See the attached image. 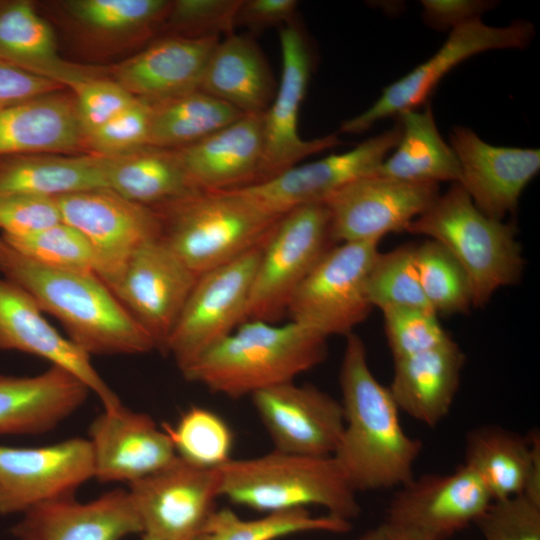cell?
I'll list each match as a JSON object with an SVG mask.
<instances>
[{"instance_id": "obj_7", "label": "cell", "mask_w": 540, "mask_h": 540, "mask_svg": "<svg viewBox=\"0 0 540 540\" xmlns=\"http://www.w3.org/2000/svg\"><path fill=\"white\" fill-rule=\"evenodd\" d=\"M334 243L324 203L299 206L283 214L262 247L245 321H277L286 313L297 287Z\"/></svg>"}, {"instance_id": "obj_21", "label": "cell", "mask_w": 540, "mask_h": 540, "mask_svg": "<svg viewBox=\"0 0 540 540\" xmlns=\"http://www.w3.org/2000/svg\"><path fill=\"white\" fill-rule=\"evenodd\" d=\"M450 138L461 168L458 184L482 213L503 221L538 173L540 150L494 146L463 126L454 127Z\"/></svg>"}, {"instance_id": "obj_29", "label": "cell", "mask_w": 540, "mask_h": 540, "mask_svg": "<svg viewBox=\"0 0 540 540\" xmlns=\"http://www.w3.org/2000/svg\"><path fill=\"white\" fill-rule=\"evenodd\" d=\"M85 143L75 100L51 93L0 109V157L68 153Z\"/></svg>"}, {"instance_id": "obj_28", "label": "cell", "mask_w": 540, "mask_h": 540, "mask_svg": "<svg viewBox=\"0 0 540 540\" xmlns=\"http://www.w3.org/2000/svg\"><path fill=\"white\" fill-rule=\"evenodd\" d=\"M465 356L451 338L424 352L394 361L388 387L398 409L429 427L449 413Z\"/></svg>"}, {"instance_id": "obj_18", "label": "cell", "mask_w": 540, "mask_h": 540, "mask_svg": "<svg viewBox=\"0 0 540 540\" xmlns=\"http://www.w3.org/2000/svg\"><path fill=\"white\" fill-rule=\"evenodd\" d=\"M251 398L274 450L318 457L334 454L344 429L340 401L313 385L294 381Z\"/></svg>"}, {"instance_id": "obj_51", "label": "cell", "mask_w": 540, "mask_h": 540, "mask_svg": "<svg viewBox=\"0 0 540 540\" xmlns=\"http://www.w3.org/2000/svg\"><path fill=\"white\" fill-rule=\"evenodd\" d=\"M359 540H432L413 528L385 520L368 530Z\"/></svg>"}, {"instance_id": "obj_19", "label": "cell", "mask_w": 540, "mask_h": 540, "mask_svg": "<svg viewBox=\"0 0 540 540\" xmlns=\"http://www.w3.org/2000/svg\"><path fill=\"white\" fill-rule=\"evenodd\" d=\"M491 501L478 476L462 464L450 474L414 477L399 487L385 520L443 540L475 523Z\"/></svg>"}, {"instance_id": "obj_34", "label": "cell", "mask_w": 540, "mask_h": 540, "mask_svg": "<svg viewBox=\"0 0 540 540\" xmlns=\"http://www.w3.org/2000/svg\"><path fill=\"white\" fill-rule=\"evenodd\" d=\"M398 117L402 128L400 140L376 175L411 183H460L459 161L441 137L430 105L422 111H403Z\"/></svg>"}, {"instance_id": "obj_12", "label": "cell", "mask_w": 540, "mask_h": 540, "mask_svg": "<svg viewBox=\"0 0 540 540\" xmlns=\"http://www.w3.org/2000/svg\"><path fill=\"white\" fill-rule=\"evenodd\" d=\"M129 485L142 534L162 540H193L215 510L218 468L194 465L178 455Z\"/></svg>"}, {"instance_id": "obj_38", "label": "cell", "mask_w": 540, "mask_h": 540, "mask_svg": "<svg viewBox=\"0 0 540 540\" xmlns=\"http://www.w3.org/2000/svg\"><path fill=\"white\" fill-rule=\"evenodd\" d=\"M172 440L176 454L204 468H219L231 458L233 432L217 413L193 406L172 427L163 425Z\"/></svg>"}, {"instance_id": "obj_4", "label": "cell", "mask_w": 540, "mask_h": 540, "mask_svg": "<svg viewBox=\"0 0 540 540\" xmlns=\"http://www.w3.org/2000/svg\"><path fill=\"white\" fill-rule=\"evenodd\" d=\"M154 210L160 238L196 276L263 245L282 216L243 189L196 191Z\"/></svg>"}, {"instance_id": "obj_6", "label": "cell", "mask_w": 540, "mask_h": 540, "mask_svg": "<svg viewBox=\"0 0 540 540\" xmlns=\"http://www.w3.org/2000/svg\"><path fill=\"white\" fill-rule=\"evenodd\" d=\"M405 231L449 251L467 275L474 307L485 305L497 290L517 284L522 276L524 260L515 228L482 213L458 183L439 194Z\"/></svg>"}, {"instance_id": "obj_25", "label": "cell", "mask_w": 540, "mask_h": 540, "mask_svg": "<svg viewBox=\"0 0 540 540\" xmlns=\"http://www.w3.org/2000/svg\"><path fill=\"white\" fill-rule=\"evenodd\" d=\"M219 37L160 39L113 69L114 82L132 96L158 102L199 90Z\"/></svg>"}, {"instance_id": "obj_30", "label": "cell", "mask_w": 540, "mask_h": 540, "mask_svg": "<svg viewBox=\"0 0 540 540\" xmlns=\"http://www.w3.org/2000/svg\"><path fill=\"white\" fill-rule=\"evenodd\" d=\"M199 90L245 115H253L268 109L277 85L254 39L232 33L219 41L211 53Z\"/></svg>"}, {"instance_id": "obj_3", "label": "cell", "mask_w": 540, "mask_h": 540, "mask_svg": "<svg viewBox=\"0 0 540 540\" xmlns=\"http://www.w3.org/2000/svg\"><path fill=\"white\" fill-rule=\"evenodd\" d=\"M327 354V338L293 321L246 320L181 373L189 382L236 399L292 382Z\"/></svg>"}, {"instance_id": "obj_23", "label": "cell", "mask_w": 540, "mask_h": 540, "mask_svg": "<svg viewBox=\"0 0 540 540\" xmlns=\"http://www.w3.org/2000/svg\"><path fill=\"white\" fill-rule=\"evenodd\" d=\"M142 531L129 492L122 489L88 502L68 497L37 505L12 528L18 540H122Z\"/></svg>"}, {"instance_id": "obj_20", "label": "cell", "mask_w": 540, "mask_h": 540, "mask_svg": "<svg viewBox=\"0 0 540 540\" xmlns=\"http://www.w3.org/2000/svg\"><path fill=\"white\" fill-rule=\"evenodd\" d=\"M0 350L34 355L64 369L99 398L104 410L123 406L90 355L50 325L30 294L5 278H0Z\"/></svg>"}, {"instance_id": "obj_35", "label": "cell", "mask_w": 540, "mask_h": 540, "mask_svg": "<svg viewBox=\"0 0 540 540\" xmlns=\"http://www.w3.org/2000/svg\"><path fill=\"white\" fill-rule=\"evenodd\" d=\"M150 103L147 145L170 150L198 142L245 115L201 90Z\"/></svg>"}, {"instance_id": "obj_13", "label": "cell", "mask_w": 540, "mask_h": 540, "mask_svg": "<svg viewBox=\"0 0 540 540\" xmlns=\"http://www.w3.org/2000/svg\"><path fill=\"white\" fill-rule=\"evenodd\" d=\"M92 478L88 438L40 447L0 445V514H23L37 505L73 497Z\"/></svg>"}, {"instance_id": "obj_24", "label": "cell", "mask_w": 540, "mask_h": 540, "mask_svg": "<svg viewBox=\"0 0 540 540\" xmlns=\"http://www.w3.org/2000/svg\"><path fill=\"white\" fill-rule=\"evenodd\" d=\"M175 151L197 190H233L260 183L264 159L263 114L244 115Z\"/></svg>"}, {"instance_id": "obj_48", "label": "cell", "mask_w": 540, "mask_h": 540, "mask_svg": "<svg viewBox=\"0 0 540 540\" xmlns=\"http://www.w3.org/2000/svg\"><path fill=\"white\" fill-rule=\"evenodd\" d=\"M62 88L52 80L0 61V109Z\"/></svg>"}, {"instance_id": "obj_46", "label": "cell", "mask_w": 540, "mask_h": 540, "mask_svg": "<svg viewBox=\"0 0 540 540\" xmlns=\"http://www.w3.org/2000/svg\"><path fill=\"white\" fill-rule=\"evenodd\" d=\"M71 90L75 96L78 117L85 137L137 99L116 82L96 76L81 80Z\"/></svg>"}, {"instance_id": "obj_42", "label": "cell", "mask_w": 540, "mask_h": 540, "mask_svg": "<svg viewBox=\"0 0 540 540\" xmlns=\"http://www.w3.org/2000/svg\"><path fill=\"white\" fill-rule=\"evenodd\" d=\"M382 314L394 361L432 349L450 339L437 314L431 310L390 308Z\"/></svg>"}, {"instance_id": "obj_33", "label": "cell", "mask_w": 540, "mask_h": 540, "mask_svg": "<svg viewBox=\"0 0 540 540\" xmlns=\"http://www.w3.org/2000/svg\"><path fill=\"white\" fill-rule=\"evenodd\" d=\"M107 188L101 155L35 153L0 157V197L35 195L57 198Z\"/></svg>"}, {"instance_id": "obj_1", "label": "cell", "mask_w": 540, "mask_h": 540, "mask_svg": "<svg viewBox=\"0 0 540 540\" xmlns=\"http://www.w3.org/2000/svg\"><path fill=\"white\" fill-rule=\"evenodd\" d=\"M339 378L344 429L332 456L356 492L405 485L414 478L422 443L403 429L400 410L373 375L354 333L346 336Z\"/></svg>"}, {"instance_id": "obj_52", "label": "cell", "mask_w": 540, "mask_h": 540, "mask_svg": "<svg viewBox=\"0 0 540 540\" xmlns=\"http://www.w3.org/2000/svg\"><path fill=\"white\" fill-rule=\"evenodd\" d=\"M142 540H162L149 535H142Z\"/></svg>"}, {"instance_id": "obj_40", "label": "cell", "mask_w": 540, "mask_h": 540, "mask_svg": "<svg viewBox=\"0 0 540 540\" xmlns=\"http://www.w3.org/2000/svg\"><path fill=\"white\" fill-rule=\"evenodd\" d=\"M0 238L20 254L42 265L95 273V255L89 241L64 222L30 234L1 235Z\"/></svg>"}, {"instance_id": "obj_22", "label": "cell", "mask_w": 540, "mask_h": 540, "mask_svg": "<svg viewBox=\"0 0 540 540\" xmlns=\"http://www.w3.org/2000/svg\"><path fill=\"white\" fill-rule=\"evenodd\" d=\"M94 478L127 482L161 469L176 456L171 438L147 414L122 406L99 414L89 428Z\"/></svg>"}, {"instance_id": "obj_9", "label": "cell", "mask_w": 540, "mask_h": 540, "mask_svg": "<svg viewBox=\"0 0 540 540\" xmlns=\"http://www.w3.org/2000/svg\"><path fill=\"white\" fill-rule=\"evenodd\" d=\"M263 245L198 276L163 349L180 371L245 321Z\"/></svg>"}, {"instance_id": "obj_11", "label": "cell", "mask_w": 540, "mask_h": 540, "mask_svg": "<svg viewBox=\"0 0 540 540\" xmlns=\"http://www.w3.org/2000/svg\"><path fill=\"white\" fill-rule=\"evenodd\" d=\"M533 36V26L524 20L495 27L478 19L454 28L433 56L385 87L372 106L345 120L340 131L359 134L377 121L416 109L424 103L439 81L467 58L493 49H523Z\"/></svg>"}, {"instance_id": "obj_8", "label": "cell", "mask_w": 540, "mask_h": 540, "mask_svg": "<svg viewBox=\"0 0 540 540\" xmlns=\"http://www.w3.org/2000/svg\"><path fill=\"white\" fill-rule=\"evenodd\" d=\"M379 242H342L315 265L291 296V320L325 338L349 335L373 308L366 284Z\"/></svg>"}, {"instance_id": "obj_2", "label": "cell", "mask_w": 540, "mask_h": 540, "mask_svg": "<svg viewBox=\"0 0 540 540\" xmlns=\"http://www.w3.org/2000/svg\"><path fill=\"white\" fill-rule=\"evenodd\" d=\"M0 273L54 316L88 355L142 354L157 349L151 335L93 272L49 267L0 238Z\"/></svg>"}, {"instance_id": "obj_39", "label": "cell", "mask_w": 540, "mask_h": 540, "mask_svg": "<svg viewBox=\"0 0 540 540\" xmlns=\"http://www.w3.org/2000/svg\"><path fill=\"white\" fill-rule=\"evenodd\" d=\"M415 246L405 245L376 255L367 277L372 307L421 308L433 311L422 292L414 257ZM434 312V311H433Z\"/></svg>"}, {"instance_id": "obj_27", "label": "cell", "mask_w": 540, "mask_h": 540, "mask_svg": "<svg viewBox=\"0 0 540 540\" xmlns=\"http://www.w3.org/2000/svg\"><path fill=\"white\" fill-rule=\"evenodd\" d=\"M481 480L492 500L524 494L540 503V438L499 426H483L466 437L464 463Z\"/></svg>"}, {"instance_id": "obj_50", "label": "cell", "mask_w": 540, "mask_h": 540, "mask_svg": "<svg viewBox=\"0 0 540 540\" xmlns=\"http://www.w3.org/2000/svg\"><path fill=\"white\" fill-rule=\"evenodd\" d=\"M295 0H241L236 25H244L256 31L289 23L297 8Z\"/></svg>"}, {"instance_id": "obj_36", "label": "cell", "mask_w": 540, "mask_h": 540, "mask_svg": "<svg viewBox=\"0 0 540 540\" xmlns=\"http://www.w3.org/2000/svg\"><path fill=\"white\" fill-rule=\"evenodd\" d=\"M348 520L327 514L313 516L307 509L267 513L258 519H242L232 510H214L193 540H276L301 532L344 533Z\"/></svg>"}, {"instance_id": "obj_5", "label": "cell", "mask_w": 540, "mask_h": 540, "mask_svg": "<svg viewBox=\"0 0 540 540\" xmlns=\"http://www.w3.org/2000/svg\"><path fill=\"white\" fill-rule=\"evenodd\" d=\"M219 494L229 501L267 513L325 508L350 520L361 509L356 491L333 456H305L273 450L220 466Z\"/></svg>"}, {"instance_id": "obj_41", "label": "cell", "mask_w": 540, "mask_h": 540, "mask_svg": "<svg viewBox=\"0 0 540 540\" xmlns=\"http://www.w3.org/2000/svg\"><path fill=\"white\" fill-rule=\"evenodd\" d=\"M70 13L83 24L105 32L147 30L166 17L165 0H74Z\"/></svg>"}, {"instance_id": "obj_31", "label": "cell", "mask_w": 540, "mask_h": 540, "mask_svg": "<svg viewBox=\"0 0 540 540\" xmlns=\"http://www.w3.org/2000/svg\"><path fill=\"white\" fill-rule=\"evenodd\" d=\"M0 61L70 89L93 76L58 56L52 28L22 0L0 3Z\"/></svg>"}, {"instance_id": "obj_17", "label": "cell", "mask_w": 540, "mask_h": 540, "mask_svg": "<svg viewBox=\"0 0 540 540\" xmlns=\"http://www.w3.org/2000/svg\"><path fill=\"white\" fill-rule=\"evenodd\" d=\"M282 74L273 101L263 113V181L297 165L309 155L340 144L336 134L305 140L298 133V116L305 98L312 59L300 29L287 24L279 31Z\"/></svg>"}, {"instance_id": "obj_45", "label": "cell", "mask_w": 540, "mask_h": 540, "mask_svg": "<svg viewBox=\"0 0 540 540\" xmlns=\"http://www.w3.org/2000/svg\"><path fill=\"white\" fill-rule=\"evenodd\" d=\"M152 105L137 98L131 105L85 137L97 155L125 153L148 143Z\"/></svg>"}, {"instance_id": "obj_16", "label": "cell", "mask_w": 540, "mask_h": 540, "mask_svg": "<svg viewBox=\"0 0 540 540\" xmlns=\"http://www.w3.org/2000/svg\"><path fill=\"white\" fill-rule=\"evenodd\" d=\"M197 278L157 238L135 250L111 291L163 350Z\"/></svg>"}, {"instance_id": "obj_43", "label": "cell", "mask_w": 540, "mask_h": 540, "mask_svg": "<svg viewBox=\"0 0 540 540\" xmlns=\"http://www.w3.org/2000/svg\"><path fill=\"white\" fill-rule=\"evenodd\" d=\"M475 523L483 540H540V503L524 494L492 500Z\"/></svg>"}, {"instance_id": "obj_32", "label": "cell", "mask_w": 540, "mask_h": 540, "mask_svg": "<svg viewBox=\"0 0 540 540\" xmlns=\"http://www.w3.org/2000/svg\"><path fill=\"white\" fill-rule=\"evenodd\" d=\"M102 158L106 187L134 203L155 209L200 191L175 150L145 145Z\"/></svg>"}, {"instance_id": "obj_26", "label": "cell", "mask_w": 540, "mask_h": 540, "mask_svg": "<svg viewBox=\"0 0 540 540\" xmlns=\"http://www.w3.org/2000/svg\"><path fill=\"white\" fill-rule=\"evenodd\" d=\"M89 392L56 366L34 376L0 374V435L48 432L79 409Z\"/></svg>"}, {"instance_id": "obj_37", "label": "cell", "mask_w": 540, "mask_h": 540, "mask_svg": "<svg viewBox=\"0 0 540 540\" xmlns=\"http://www.w3.org/2000/svg\"><path fill=\"white\" fill-rule=\"evenodd\" d=\"M414 257L422 292L437 315L464 313L473 306L467 275L445 247L428 239L415 246Z\"/></svg>"}, {"instance_id": "obj_15", "label": "cell", "mask_w": 540, "mask_h": 540, "mask_svg": "<svg viewBox=\"0 0 540 540\" xmlns=\"http://www.w3.org/2000/svg\"><path fill=\"white\" fill-rule=\"evenodd\" d=\"M401 134L398 123L347 152L297 164L268 180L239 189L278 216L299 206L324 203L352 181L376 174Z\"/></svg>"}, {"instance_id": "obj_49", "label": "cell", "mask_w": 540, "mask_h": 540, "mask_svg": "<svg viewBox=\"0 0 540 540\" xmlns=\"http://www.w3.org/2000/svg\"><path fill=\"white\" fill-rule=\"evenodd\" d=\"M424 20L434 28H457L474 20L489 10L494 4L479 0H424Z\"/></svg>"}, {"instance_id": "obj_47", "label": "cell", "mask_w": 540, "mask_h": 540, "mask_svg": "<svg viewBox=\"0 0 540 540\" xmlns=\"http://www.w3.org/2000/svg\"><path fill=\"white\" fill-rule=\"evenodd\" d=\"M62 222L56 198L35 195L0 197L2 235H25Z\"/></svg>"}, {"instance_id": "obj_14", "label": "cell", "mask_w": 540, "mask_h": 540, "mask_svg": "<svg viewBox=\"0 0 540 540\" xmlns=\"http://www.w3.org/2000/svg\"><path fill=\"white\" fill-rule=\"evenodd\" d=\"M438 196V184L404 182L374 174L352 181L324 204L335 243L379 242L388 233L406 230Z\"/></svg>"}, {"instance_id": "obj_44", "label": "cell", "mask_w": 540, "mask_h": 540, "mask_svg": "<svg viewBox=\"0 0 540 540\" xmlns=\"http://www.w3.org/2000/svg\"><path fill=\"white\" fill-rule=\"evenodd\" d=\"M241 0H178L171 2L168 25L191 38L219 37L233 33Z\"/></svg>"}, {"instance_id": "obj_10", "label": "cell", "mask_w": 540, "mask_h": 540, "mask_svg": "<svg viewBox=\"0 0 540 540\" xmlns=\"http://www.w3.org/2000/svg\"><path fill=\"white\" fill-rule=\"evenodd\" d=\"M62 222L80 231L95 255V274L111 290L142 244L161 237L157 212L108 188L56 198Z\"/></svg>"}]
</instances>
